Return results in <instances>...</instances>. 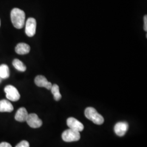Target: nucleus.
<instances>
[{
	"mask_svg": "<svg viewBox=\"0 0 147 147\" xmlns=\"http://www.w3.org/2000/svg\"><path fill=\"white\" fill-rule=\"evenodd\" d=\"M25 13L22 10L15 8L11 13V21L13 26L17 29H21L25 24Z\"/></svg>",
	"mask_w": 147,
	"mask_h": 147,
	"instance_id": "1",
	"label": "nucleus"
},
{
	"mask_svg": "<svg viewBox=\"0 0 147 147\" xmlns=\"http://www.w3.org/2000/svg\"><path fill=\"white\" fill-rule=\"evenodd\" d=\"M86 117L97 125H101L104 122L103 117L100 115L93 107H89L86 109L84 111Z\"/></svg>",
	"mask_w": 147,
	"mask_h": 147,
	"instance_id": "2",
	"label": "nucleus"
},
{
	"mask_svg": "<svg viewBox=\"0 0 147 147\" xmlns=\"http://www.w3.org/2000/svg\"><path fill=\"white\" fill-rule=\"evenodd\" d=\"M80 132L69 129L65 130L62 134L63 141L66 142L78 141L80 139Z\"/></svg>",
	"mask_w": 147,
	"mask_h": 147,
	"instance_id": "3",
	"label": "nucleus"
},
{
	"mask_svg": "<svg viewBox=\"0 0 147 147\" xmlns=\"http://www.w3.org/2000/svg\"><path fill=\"white\" fill-rule=\"evenodd\" d=\"M4 90L6 93V97L8 100L12 101H16L20 99V95L16 87L11 85H8L5 87Z\"/></svg>",
	"mask_w": 147,
	"mask_h": 147,
	"instance_id": "4",
	"label": "nucleus"
},
{
	"mask_svg": "<svg viewBox=\"0 0 147 147\" xmlns=\"http://www.w3.org/2000/svg\"><path fill=\"white\" fill-rule=\"evenodd\" d=\"M37 22L35 19L30 18L27 20L25 27V33L27 36L32 37L34 36L36 32Z\"/></svg>",
	"mask_w": 147,
	"mask_h": 147,
	"instance_id": "5",
	"label": "nucleus"
},
{
	"mask_svg": "<svg viewBox=\"0 0 147 147\" xmlns=\"http://www.w3.org/2000/svg\"><path fill=\"white\" fill-rule=\"evenodd\" d=\"M26 121L28 125L32 128L40 127L42 124V121L35 113L28 114Z\"/></svg>",
	"mask_w": 147,
	"mask_h": 147,
	"instance_id": "6",
	"label": "nucleus"
},
{
	"mask_svg": "<svg viewBox=\"0 0 147 147\" xmlns=\"http://www.w3.org/2000/svg\"><path fill=\"white\" fill-rule=\"evenodd\" d=\"M67 124L70 129L77 131H82L84 129V125L80 121L73 117L69 118L67 121Z\"/></svg>",
	"mask_w": 147,
	"mask_h": 147,
	"instance_id": "7",
	"label": "nucleus"
},
{
	"mask_svg": "<svg viewBox=\"0 0 147 147\" xmlns=\"http://www.w3.org/2000/svg\"><path fill=\"white\" fill-rule=\"evenodd\" d=\"M128 127L129 125L125 121H121L116 124L114 127V130L117 135L123 136L126 134L128 130Z\"/></svg>",
	"mask_w": 147,
	"mask_h": 147,
	"instance_id": "8",
	"label": "nucleus"
},
{
	"mask_svg": "<svg viewBox=\"0 0 147 147\" xmlns=\"http://www.w3.org/2000/svg\"><path fill=\"white\" fill-rule=\"evenodd\" d=\"M34 82L37 86L39 87H45L48 90H50L53 86L52 84L49 82L47 78L42 75L36 76L34 79Z\"/></svg>",
	"mask_w": 147,
	"mask_h": 147,
	"instance_id": "9",
	"label": "nucleus"
},
{
	"mask_svg": "<svg viewBox=\"0 0 147 147\" xmlns=\"http://www.w3.org/2000/svg\"><path fill=\"white\" fill-rule=\"evenodd\" d=\"M28 115V113L25 107H20L16 113L15 119L18 121L24 122L26 121Z\"/></svg>",
	"mask_w": 147,
	"mask_h": 147,
	"instance_id": "10",
	"label": "nucleus"
},
{
	"mask_svg": "<svg viewBox=\"0 0 147 147\" xmlns=\"http://www.w3.org/2000/svg\"><path fill=\"white\" fill-rule=\"evenodd\" d=\"M31 50L30 47L26 43L21 42L16 46L15 50L19 55H26L30 53Z\"/></svg>",
	"mask_w": 147,
	"mask_h": 147,
	"instance_id": "11",
	"label": "nucleus"
},
{
	"mask_svg": "<svg viewBox=\"0 0 147 147\" xmlns=\"http://www.w3.org/2000/svg\"><path fill=\"white\" fill-rule=\"evenodd\" d=\"M14 110L13 106L8 100L3 99L0 100V112H11Z\"/></svg>",
	"mask_w": 147,
	"mask_h": 147,
	"instance_id": "12",
	"label": "nucleus"
},
{
	"mask_svg": "<svg viewBox=\"0 0 147 147\" xmlns=\"http://www.w3.org/2000/svg\"><path fill=\"white\" fill-rule=\"evenodd\" d=\"M9 69L7 65L1 64L0 65V77L2 79H7L9 77Z\"/></svg>",
	"mask_w": 147,
	"mask_h": 147,
	"instance_id": "13",
	"label": "nucleus"
},
{
	"mask_svg": "<svg viewBox=\"0 0 147 147\" xmlns=\"http://www.w3.org/2000/svg\"><path fill=\"white\" fill-rule=\"evenodd\" d=\"M13 65L16 69L21 72H24L26 70V65L18 59H14V61H13Z\"/></svg>",
	"mask_w": 147,
	"mask_h": 147,
	"instance_id": "14",
	"label": "nucleus"
},
{
	"mask_svg": "<svg viewBox=\"0 0 147 147\" xmlns=\"http://www.w3.org/2000/svg\"><path fill=\"white\" fill-rule=\"evenodd\" d=\"M50 90H51V93L53 95L54 99L56 101H59L62 98V95L59 92V86L57 84H53Z\"/></svg>",
	"mask_w": 147,
	"mask_h": 147,
	"instance_id": "15",
	"label": "nucleus"
},
{
	"mask_svg": "<svg viewBox=\"0 0 147 147\" xmlns=\"http://www.w3.org/2000/svg\"><path fill=\"white\" fill-rule=\"evenodd\" d=\"M16 147H30V144L26 141H22L18 144Z\"/></svg>",
	"mask_w": 147,
	"mask_h": 147,
	"instance_id": "16",
	"label": "nucleus"
},
{
	"mask_svg": "<svg viewBox=\"0 0 147 147\" xmlns=\"http://www.w3.org/2000/svg\"><path fill=\"white\" fill-rule=\"evenodd\" d=\"M144 30L147 31V15L144 16Z\"/></svg>",
	"mask_w": 147,
	"mask_h": 147,
	"instance_id": "17",
	"label": "nucleus"
},
{
	"mask_svg": "<svg viewBox=\"0 0 147 147\" xmlns=\"http://www.w3.org/2000/svg\"><path fill=\"white\" fill-rule=\"evenodd\" d=\"M0 147H12L9 143L7 142H2L0 143Z\"/></svg>",
	"mask_w": 147,
	"mask_h": 147,
	"instance_id": "18",
	"label": "nucleus"
},
{
	"mask_svg": "<svg viewBox=\"0 0 147 147\" xmlns=\"http://www.w3.org/2000/svg\"><path fill=\"white\" fill-rule=\"evenodd\" d=\"M2 79L0 77V83H1V81H2Z\"/></svg>",
	"mask_w": 147,
	"mask_h": 147,
	"instance_id": "19",
	"label": "nucleus"
},
{
	"mask_svg": "<svg viewBox=\"0 0 147 147\" xmlns=\"http://www.w3.org/2000/svg\"><path fill=\"white\" fill-rule=\"evenodd\" d=\"M0 26H1V20H0Z\"/></svg>",
	"mask_w": 147,
	"mask_h": 147,
	"instance_id": "20",
	"label": "nucleus"
}]
</instances>
